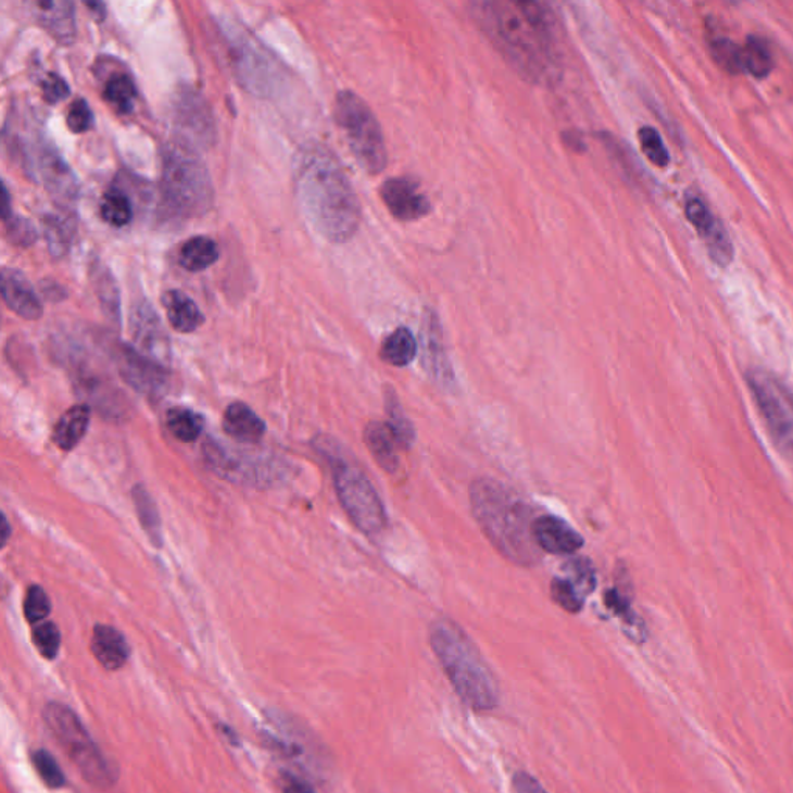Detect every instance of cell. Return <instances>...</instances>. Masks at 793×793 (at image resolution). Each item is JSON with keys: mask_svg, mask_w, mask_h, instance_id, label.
Listing matches in <instances>:
<instances>
[{"mask_svg": "<svg viewBox=\"0 0 793 793\" xmlns=\"http://www.w3.org/2000/svg\"><path fill=\"white\" fill-rule=\"evenodd\" d=\"M473 20L516 74L554 86L563 74V41L554 10L544 2L486 0L470 3Z\"/></svg>", "mask_w": 793, "mask_h": 793, "instance_id": "6da1fadb", "label": "cell"}, {"mask_svg": "<svg viewBox=\"0 0 793 793\" xmlns=\"http://www.w3.org/2000/svg\"><path fill=\"white\" fill-rule=\"evenodd\" d=\"M294 191L305 219L324 239L344 243L356 235L362 206L337 155L322 143H305L293 159Z\"/></svg>", "mask_w": 793, "mask_h": 793, "instance_id": "7a4b0ae2", "label": "cell"}, {"mask_svg": "<svg viewBox=\"0 0 793 793\" xmlns=\"http://www.w3.org/2000/svg\"><path fill=\"white\" fill-rule=\"evenodd\" d=\"M471 512L491 544L516 566L541 562V549L533 538V512L500 480L480 478L470 486Z\"/></svg>", "mask_w": 793, "mask_h": 793, "instance_id": "3957f363", "label": "cell"}, {"mask_svg": "<svg viewBox=\"0 0 793 793\" xmlns=\"http://www.w3.org/2000/svg\"><path fill=\"white\" fill-rule=\"evenodd\" d=\"M429 643L457 696L476 712L500 705V687L467 632L446 617L432 621Z\"/></svg>", "mask_w": 793, "mask_h": 793, "instance_id": "277c9868", "label": "cell"}, {"mask_svg": "<svg viewBox=\"0 0 793 793\" xmlns=\"http://www.w3.org/2000/svg\"><path fill=\"white\" fill-rule=\"evenodd\" d=\"M162 159V194L167 209L180 217L209 213L214 200L213 181L198 149L174 141L163 149Z\"/></svg>", "mask_w": 793, "mask_h": 793, "instance_id": "5b68a950", "label": "cell"}, {"mask_svg": "<svg viewBox=\"0 0 793 793\" xmlns=\"http://www.w3.org/2000/svg\"><path fill=\"white\" fill-rule=\"evenodd\" d=\"M314 443L330 465L338 500L352 523L367 537L383 532L388 527L387 511L362 468L345 457L340 443L332 438L319 436Z\"/></svg>", "mask_w": 793, "mask_h": 793, "instance_id": "8992f818", "label": "cell"}, {"mask_svg": "<svg viewBox=\"0 0 793 793\" xmlns=\"http://www.w3.org/2000/svg\"><path fill=\"white\" fill-rule=\"evenodd\" d=\"M43 722L87 783L98 789H109L115 783L112 764L108 761L81 720L67 705L58 702L47 704L43 708Z\"/></svg>", "mask_w": 793, "mask_h": 793, "instance_id": "52a82bcc", "label": "cell"}, {"mask_svg": "<svg viewBox=\"0 0 793 793\" xmlns=\"http://www.w3.org/2000/svg\"><path fill=\"white\" fill-rule=\"evenodd\" d=\"M335 119L363 171L377 176L388 165L387 143L377 116L362 97L341 90L335 100Z\"/></svg>", "mask_w": 793, "mask_h": 793, "instance_id": "ba28073f", "label": "cell"}, {"mask_svg": "<svg viewBox=\"0 0 793 793\" xmlns=\"http://www.w3.org/2000/svg\"><path fill=\"white\" fill-rule=\"evenodd\" d=\"M748 389L775 442L793 454V391L780 378L767 370L751 369L747 373Z\"/></svg>", "mask_w": 793, "mask_h": 793, "instance_id": "9c48e42d", "label": "cell"}, {"mask_svg": "<svg viewBox=\"0 0 793 793\" xmlns=\"http://www.w3.org/2000/svg\"><path fill=\"white\" fill-rule=\"evenodd\" d=\"M224 35L232 72L239 83L257 97H268L275 92L281 76L272 54L238 27H231L230 32L224 30Z\"/></svg>", "mask_w": 793, "mask_h": 793, "instance_id": "30bf717a", "label": "cell"}, {"mask_svg": "<svg viewBox=\"0 0 793 793\" xmlns=\"http://www.w3.org/2000/svg\"><path fill=\"white\" fill-rule=\"evenodd\" d=\"M246 453L247 451H235L221 445L213 439H209V442L203 445V456L209 461L210 467L222 478L232 480V482L253 483V486H262L264 480L270 482L275 475L273 473L275 464Z\"/></svg>", "mask_w": 793, "mask_h": 793, "instance_id": "8fae6325", "label": "cell"}, {"mask_svg": "<svg viewBox=\"0 0 793 793\" xmlns=\"http://www.w3.org/2000/svg\"><path fill=\"white\" fill-rule=\"evenodd\" d=\"M116 365L119 376L148 399H159L165 394L169 385V373L162 363L141 354L137 348L129 344H119L116 351Z\"/></svg>", "mask_w": 793, "mask_h": 793, "instance_id": "7c38bea8", "label": "cell"}, {"mask_svg": "<svg viewBox=\"0 0 793 793\" xmlns=\"http://www.w3.org/2000/svg\"><path fill=\"white\" fill-rule=\"evenodd\" d=\"M33 160L36 162H32V174L33 171H38L39 180L49 194H52L56 202L63 203V206L75 205L79 198L78 178L58 149L47 141H41L36 148Z\"/></svg>", "mask_w": 793, "mask_h": 793, "instance_id": "4fadbf2b", "label": "cell"}, {"mask_svg": "<svg viewBox=\"0 0 793 793\" xmlns=\"http://www.w3.org/2000/svg\"><path fill=\"white\" fill-rule=\"evenodd\" d=\"M130 333L138 351L148 355L149 358L159 363H167L171 360L169 338L163 324L160 322L158 312L147 301H140L130 312Z\"/></svg>", "mask_w": 793, "mask_h": 793, "instance_id": "5bb4252c", "label": "cell"}, {"mask_svg": "<svg viewBox=\"0 0 793 793\" xmlns=\"http://www.w3.org/2000/svg\"><path fill=\"white\" fill-rule=\"evenodd\" d=\"M381 200L400 222H414L428 216L431 203L427 196L421 194L416 181L410 177L388 178L380 189Z\"/></svg>", "mask_w": 793, "mask_h": 793, "instance_id": "9a60e30c", "label": "cell"}, {"mask_svg": "<svg viewBox=\"0 0 793 793\" xmlns=\"http://www.w3.org/2000/svg\"><path fill=\"white\" fill-rule=\"evenodd\" d=\"M421 344H424V367L427 369L428 376L440 388L453 392L456 389V376H454L445 345H443L442 330H440L438 318L431 312L425 315Z\"/></svg>", "mask_w": 793, "mask_h": 793, "instance_id": "2e32d148", "label": "cell"}, {"mask_svg": "<svg viewBox=\"0 0 793 793\" xmlns=\"http://www.w3.org/2000/svg\"><path fill=\"white\" fill-rule=\"evenodd\" d=\"M0 278H2L0 290L7 307L27 322H38L43 314L42 303L24 273L5 267L2 268Z\"/></svg>", "mask_w": 793, "mask_h": 793, "instance_id": "e0dca14e", "label": "cell"}, {"mask_svg": "<svg viewBox=\"0 0 793 793\" xmlns=\"http://www.w3.org/2000/svg\"><path fill=\"white\" fill-rule=\"evenodd\" d=\"M533 538L541 551L552 555H574L584 545L583 537L554 515L534 519Z\"/></svg>", "mask_w": 793, "mask_h": 793, "instance_id": "ac0fdd59", "label": "cell"}, {"mask_svg": "<svg viewBox=\"0 0 793 793\" xmlns=\"http://www.w3.org/2000/svg\"><path fill=\"white\" fill-rule=\"evenodd\" d=\"M177 125L185 140H178L187 147H198L205 144L210 147L211 138H214V123L203 104L202 98L198 95H189L188 92L178 101L176 112Z\"/></svg>", "mask_w": 793, "mask_h": 793, "instance_id": "d6986e66", "label": "cell"}, {"mask_svg": "<svg viewBox=\"0 0 793 793\" xmlns=\"http://www.w3.org/2000/svg\"><path fill=\"white\" fill-rule=\"evenodd\" d=\"M33 14L42 28L61 46H72L76 39V10L71 0H41L32 3Z\"/></svg>", "mask_w": 793, "mask_h": 793, "instance_id": "ffe728a7", "label": "cell"}, {"mask_svg": "<svg viewBox=\"0 0 793 793\" xmlns=\"http://www.w3.org/2000/svg\"><path fill=\"white\" fill-rule=\"evenodd\" d=\"M90 647H92L95 658L111 671L125 667L130 654L126 637L118 629L109 627V625L95 627Z\"/></svg>", "mask_w": 793, "mask_h": 793, "instance_id": "44dd1931", "label": "cell"}, {"mask_svg": "<svg viewBox=\"0 0 793 793\" xmlns=\"http://www.w3.org/2000/svg\"><path fill=\"white\" fill-rule=\"evenodd\" d=\"M222 425H224V431L228 438L243 443L260 442L264 438L265 431H267L265 421L242 402L231 403L225 410Z\"/></svg>", "mask_w": 793, "mask_h": 793, "instance_id": "7402d4cb", "label": "cell"}, {"mask_svg": "<svg viewBox=\"0 0 793 793\" xmlns=\"http://www.w3.org/2000/svg\"><path fill=\"white\" fill-rule=\"evenodd\" d=\"M363 439L374 461L380 465L381 470L394 475L400 468V457L396 454V442L394 435L385 421H369L363 431Z\"/></svg>", "mask_w": 793, "mask_h": 793, "instance_id": "603a6c76", "label": "cell"}, {"mask_svg": "<svg viewBox=\"0 0 793 793\" xmlns=\"http://www.w3.org/2000/svg\"><path fill=\"white\" fill-rule=\"evenodd\" d=\"M162 303L166 309L167 322L177 332H196L205 322L199 305L180 290H167L163 293Z\"/></svg>", "mask_w": 793, "mask_h": 793, "instance_id": "cb8c5ba5", "label": "cell"}, {"mask_svg": "<svg viewBox=\"0 0 793 793\" xmlns=\"http://www.w3.org/2000/svg\"><path fill=\"white\" fill-rule=\"evenodd\" d=\"M89 405H76L65 411L53 428L52 440L58 449L72 451L81 442L90 424Z\"/></svg>", "mask_w": 793, "mask_h": 793, "instance_id": "d4e9b609", "label": "cell"}, {"mask_svg": "<svg viewBox=\"0 0 793 793\" xmlns=\"http://www.w3.org/2000/svg\"><path fill=\"white\" fill-rule=\"evenodd\" d=\"M90 279L93 290L97 293L103 312L112 323H122V301H119L118 286L114 275L101 261L92 262L90 265Z\"/></svg>", "mask_w": 793, "mask_h": 793, "instance_id": "484cf974", "label": "cell"}, {"mask_svg": "<svg viewBox=\"0 0 793 793\" xmlns=\"http://www.w3.org/2000/svg\"><path fill=\"white\" fill-rule=\"evenodd\" d=\"M43 238L54 260L64 257L75 236V221L65 213L47 214L42 221Z\"/></svg>", "mask_w": 793, "mask_h": 793, "instance_id": "4316f807", "label": "cell"}, {"mask_svg": "<svg viewBox=\"0 0 793 793\" xmlns=\"http://www.w3.org/2000/svg\"><path fill=\"white\" fill-rule=\"evenodd\" d=\"M417 341L407 327H399L385 338L380 348V358L395 367L410 366L416 360Z\"/></svg>", "mask_w": 793, "mask_h": 793, "instance_id": "83f0119b", "label": "cell"}, {"mask_svg": "<svg viewBox=\"0 0 793 793\" xmlns=\"http://www.w3.org/2000/svg\"><path fill=\"white\" fill-rule=\"evenodd\" d=\"M385 413H387L388 427L394 435L396 445L402 450L413 449L414 442H416V429L406 417L405 411L400 405L399 395L392 387L385 388Z\"/></svg>", "mask_w": 793, "mask_h": 793, "instance_id": "f1b7e54d", "label": "cell"}, {"mask_svg": "<svg viewBox=\"0 0 793 793\" xmlns=\"http://www.w3.org/2000/svg\"><path fill=\"white\" fill-rule=\"evenodd\" d=\"M221 251L217 243L206 236H196L184 243L180 250V265L188 272H203L216 264Z\"/></svg>", "mask_w": 793, "mask_h": 793, "instance_id": "f546056e", "label": "cell"}, {"mask_svg": "<svg viewBox=\"0 0 793 793\" xmlns=\"http://www.w3.org/2000/svg\"><path fill=\"white\" fill-rule=\"evenodd\" d=\"M134 505L138 513L141 527L147 532L149 541L160 549L163 545L162 519H160L159 508L155 501L152 500L151 493L147 487L138 486L133 489Z\"/></svg>", "mask_w": 793, "mask_h": 793, "instance_id": "4dcf8cb0", "label": "cell"}, {"mask_svg": "<svg viewBox=\"0 0 793 793\" xmlns=\"http://www.w3.org/2000/svg\"><path fill=\"white\" fill-rule=\"evenodd\" d=\"M166 427L180 442L192 443L202 435L205 420L189 407L176 406L166 413Z\"/></svg>", "mask_w": 793, "mask_h": 793, "instance_id": "1f68e13d", "label": "cell"}, {"mask_svg": "<svg viewBox=\"0 0 793 793\" xmlns=\"http://www.w3.org/2000/svg\"><path fill=\"white\" fill-rule=\"evenodd\" d=\"M104 98L119 114H130L136 108L137 87L129 75L111 76L104 86Z\"/></svg>", "mask_w": 793, "mask_h": 793, "instance_id": "d6a6232c", "label": "cell"}, {"mask_svg": "<svg viewBox=\"0 0 793 793\" xmlns=\"http://www.w3.org/2000/svg\"><path fill=\"white\" fill-rule=\"evenodd\" d=\"M742 64L744 72H748L755 78H766L773 68L772 52L769 46L759 36H751L742 47Z\"/></svg>", "mask_w": 793, "mask_h": 793, "instance_id": "836d02e7", "label": "cell"}, {"mask_svg": "<svg viewBox=\"0 0 793 793\" xmlns=\"http://www.w3.org/2000/svg\"><path fill=\"white\" fill-rule=\"evenodd\" d=\"M101 217L115 228H123L134 219L133 202L122 189L111 188L104 192L100 205Z\"/></svg>", "mask_w": 793, "mask_h": 793, "instance_id": "e575fe53", "label": "cell"}, {"mask_svg": "<svg viewBox=\"0 0 793 793\" xmlns=\"http://www.w3.org/2000/svg\"><path fill=\"white\" fill-rule=\"evenodd\" d=\"M701 238L704 239L712 260L720 267H727L733 261V242H731L729 232L718 219L702 232Z\"/></svg>", "mask_w": 793, "mask_h": 793, "instance_id": "d590c367", "label": "cell"}, {"mask_svg": "<svg viewBox=\"0 0 793 793\" xmlns=\"http://www.w3.org/2000/svg\"><path fill=\"white\" fill-rule=\"evenodd\" d=\"M551 595L554 602L570 614L583 609L584 596L569 578L555 577L551 583Z\"/></svg>", "mask_w": 793, "mask_h": 793, "instance_id": "8d00e7d4", "label": "cell"}, {"mask_svg": "<svg viewBox=\"0 0 793 793\" xmlns=\"http://www.w3.org/2000/svg\"><path fill=\"white\" fill-rule=\"evenodd\" d=\"M712 56L715 58L716 63L729 72L731 75L741 74L744 72V64H742V49L737 43L730 41L727 38H716L715 41L710 42Z\"/></svg>", "mask_w": 793, "mask_h": 793, "instance_id": "74e56055", "label": "cell"}, {"mask_svg": "<svg viewBox=\"0 0 793 793\" xmlns=\"http://www.w3.org/2000/svg\"><path fill=\"white\" fill-rule=\"evenodd\" d=\"M640 147L643 154L646 155L651 163L656 166H667L669 163V152L662 140L660 134L654 127L645 126L639 130Z\"/></svg>", "mask_w": 793, "mask_h": 793, "instance_id": "f35d334b", "label": "cell"}, {"mask_svg": "<svg viewBox=\"0 0 793 793\" xmlns=\"http://www.w3.org/2000/svg\"><path fill=\"white\" fill-rule=\"evenodd\" d=\"M33 766L42 778L43 783L52 789H61L65 784V775L56 759L46 751H36L32 755Z\"/></svg>", "mask_w": 793, "mask_h": 793, "instance_id": "ab89813d", "label": "cell"}, {"mask_svg": "<svg viewBox=\"0 0 793 793\" xmlns=\"http://www.w3.org/2000/svg\"><path fill=\"white\" fill-rule=\"evenodd\" d=\"M3 225H5L7 238L13 246L21 247V249H28L38 239V230L35 225L17 214H11L9 219L3 221Z\"/></svg>", "mask_w": 793, "mask_h": 793, "instance_id": "60d3db41", "label": "cell"}, {"mask_svg": "<svg viewBox=\"0 0 793 793\" xmlns=\"http://www.w3.org/2000/svg\"><path fill=\"white\" fill-rule=\"evenodd\" d=\"M50 611H52V603H50L46 591L41 586H30L24 602V614L28 624H41L42 620L49 617Z\"/></svg>", "mask_w": 793, "mask_h": 793, "instance_id": "b9f144b4", "label": "cell"}, {"mask_svg": "<svg viewBox=\"0 0 793 793\" xmlns=\"http://www.w3.org/2000/svg\"><path fill=\"white\" fill-rule=\"evenodd\" d=\"M33 643L42 657L54 658L60 653L61 632L52 621H43L33 629Z\"/></svg>", "mask_w": 793, "mask_h": 793, "instance_id": "7bdbcfd3", "label": "cell"}, {"mask_svg": "<svg viewBox=\"0 0 793 793\" xmlns=\"http://www.w3.org/2000/svg\"><path fill=\"white\" fill-rule=\"evenodd\" d=\"M566 570L574 577L572 583L580 589L583 596L592 594L596 586L595 570L591 562L586 558L570 559L566 564Z\"/></svg>", "mask_w": 793, "mask_h": 793, "instance_id": "ee69618b", "label": "cell"}, {"mask_svg": "<svg viewBox=\"0 0 793 793\" xmlns=\"http://www.w3.org/2000/svg\"><path fill=\"white\" fill-rule=\"evenodd\" d=\"M93 112L84 98H78L71 104L67 112V126L74 134H86L93 127Z\"/></svg>", "mask_w": 793, "mask_h": 793, "instance_id": "f6af8a7d", "label": "cell"}, {"mask_svg": "<svg viewBox=\"0 0 793 793\" xmlns=\"http://www.w3.org/2000/svg\"><path fill=\"white\" fill-rule=\"evenodd\" d=\"M605 603L628 627L639 628L637 627L639 620H637L634 611L631 609V602H629L627 594L621 592L620 589L614 588L607 591L605 594Z\"/></svg>", "mask_w": 793, "mask_h": 793, "instance_id": "bcb514c9", "label": "cell"}, {"mask_svg": "<svg viewBox=\"0 0 793 793\" xmlns=\"http://www.w3.org/2000/svg\"><path fill=\"white\" fill-rule=\"evenodd\" d=\"M685 214L687 219L691 222L697 232L702 235L708 227L715 222L716 217L713 216L712 211L705 205L704 200L700 198H690L685 202Z\"/></svg>", "mask_w": 793, "mask_h": 793, "instance_id": "7dc6e473", "label": "cell"}, {"mask_svg": "<svg viewBox=\"0 0 793 793\" xmlns=\"http://www.w3.org/2000/svg\"><path fill=\"white\" fill-rule=\"evenodd\" d=\"M41 92L46 103L56 104L71 95V87L60 75L47 74L41 79Z\"/></svg>", "mask_w": 793, "mask_h": 793, "instance_id": "c3c4849f", "label": "cell"}, {"mask_svg": "<svg viewBox=\"0 0 793 793\" xmlns=\"http://www.w3.org/2000/svg\"><path fill=\"white\" fill-rule=\"evenodd\" d=\"M513 789L516 793H547L537 778L527 772H516L513 777Z\"/></svg>", "mask_w": 793, "mask_h": 793, "instance_id": "681fc988", "label": "cell"}, {"mask_svg": "<svg viewBox=\"0 0 793 793\" xmlns=\"http://www.w3.org/2000/svg\"><path fill=\"white\" fill-rule=\"evenodd\" d=\"M281 783L284 793H316L314 785L294 773H282Z\"/></svg>", "mask_w": 793, "mask_h": 793, "instance_id": "f907efd6", "label": "cell"}, {"mask_svg": "<svg viewBox=\"0 0 793 793\" xmlns=\"http://www.w3.org/2000/svg\"><path fill=\"white\" fill-rule=\"evenodd\" d=\"M41 292L47 300L53 301V303H58V301H63L67 298V292H65L64 287L61 284L52 281V279H46V281L41 282Z\"/></svg>", "mask_w": 793, "mask_h": 793, "instance_id": "816d5d0a", "label": "cell"}, {"mask_svg": "<svg viewBox=\"0 0 793 793\" xmlns=\"http://www.w3.org/2000/svg\"><path fill=\"white\" fill-rule=\"evenodd\" d=\"M13 214V206H11V196L7 185H2V221L9 219Z\"/></svg>", "mask_w": 793, "mask_h": 793, "instance_id": "f5cc1de1", "label": "cell"}, {"mask_svg": "<svg viewBox=\"0 0 793 793\" xmlns=\"http://www.w3.org/2000/svg\"><path fill=\"white\" fill-rule=\"evenodd\" d=\"M84 5L87 7V9L90 10V13L93 14L95 20L98 22H103L105 17V5L101 2H84Z\"/></svg>", "mask_w": 793, "mask_h": 793, "instance_id": "db71d44e", "label": "cell"}, {"mask_svg": "<svg viewBox=\"0 0 793 793\" xmlns=\"http://www.w3.org/2000/svg\"><path fill=\"white\" fill-rule=\"evenodd\" d=\"M2 523H3L2 540H3V544H5L10 538V524H9V519H7L5 515L2 516Z\"/></svg>", "mask_w": 793, "mask_h": 793, "instance_id": "11a10c76", "label": "cell"}]
</instances>
